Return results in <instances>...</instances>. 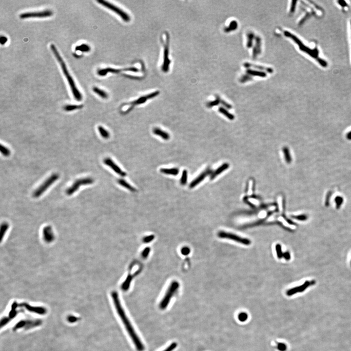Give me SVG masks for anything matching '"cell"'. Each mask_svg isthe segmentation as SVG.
I'll list each match as a JSON object with an SVG mask.
<instances>
[{
	"mask_svg": "<svg viewBox=\"0 0 351 351\" xmlns=\"http://www.w3.org/2000/svg\"><path fill=\"white\" fill-rule=\"evenodd\" d=\"M111 296L115 306L116 309L117 310V313L122 320L124 325H125V328L133 341L136 349L138 351H144V345L142 343V341H140V339L138 338L137 334L136 333L132 325L127 318L122 305L120 304L118 294L115 291H114L112 292Z\"/></svg>",
	"mask_w": 351,
	"mask_h": 351,
	"instance_id": "obj_1",
	"label": "cell"
},
{
	"mask_svg": "<svg viewBox=\"0 0 351 351\" xmlns=\"http://www.w3.org/2000/svg\"><path fill=\"white\" fill-rule=\"evenodd\" d=\"M50 48L51 50L52 51L53 54L54 55V56L56 57V59L58 60V62L59 63L60 66H61L62 69L63 70V73L64 74V76H66V79L68 80V83L69 84L70 87L71 88V91L72 92L73 96L74 97L75 99H76V100L78 101H81L83 99V96L81 94V93L80 92L79 90H78L77 86H76V84L75 83L72 77H71V75H70L68 71V68L66 67V64L64 61L63 59L61 57V55H60L59 52L56 48V46L55 45L52 44L50 45Z\"/></svg>",
	"mask_w": 351,
	"mask_h": 351,
	"instance_id": "obj_2",
	"label": "cell"
},
{
	"mask_svg": "<svg viewBox=\"0 0 351 351\" xmlns=\"http://www.w3.org/2000/svg\"><path fill=\"white\" fill-rule=\"evenodd\" d=\"M284 34L285 35V36L292 39V40L295 41L296 44L298 45L300 49L302 51L305 52V53H306L307 54H308L309 56H311L312 58H314L315 60H316L317 62L322 67L325 68V67H326L327 66V64H327V63L324 60L322 59V58L319 57V51H318V50L317 49V48L311 49V48H310V47H309L308 46H306L305 45L303 44L302 42L297 36H296L295 35L293 34L292 33H290V32L286 31L284 32Z\"/></svg>",
	"mask_w": 351,
	"mask_h": 351,
	"instance_id": "obj_3",
	"label": "cell"
},
{
	"mask_svg": "<svg viewBox=\"0 0 351 351\" xmlns=\"http://www.w3.org/2000/svg\"><path fill=\"white\" fill-rule=\"evenodd\" d=\"M179 286L180 284L179 282L176 281H174L170 284V286L167 291L166 293L165 294L164 297L160 303V309L164 310L166 308L170 302L172 298L175 295L177 290H178Z\"/></svg>",
	"mask_w": 351,
	"mask_h": 351,
	"instance_id": "obj_4",
	"label": "cell"
},
{
	"mask_svg": "<svg viewBox=\"0 0 351 351\" xmlns=\"http://www.w3.org/2000/svg\"><path fill=\"white\" fill-rule=\"evenodd\" d=\"M59 178V175L58 174H53L49 177L33 193V196L35 198H38L41 196L46 190L51 186L55 181Z\"/></svg>",
	"mask_w": 351,
	"mask_h": 351,
	"instance_id": "obj_5",
	"label": "cell"
},
{
	"mask_svg": "<svg viewBox=\"0 0 351 351\" xmlns=\"http://www.w3.org/2000/svg\"><path fill=\"white\" fill-rule=\"evenodd\" d=\"M97 2L104 7H106L115 12L116 13L119 15L125 22H129L130 21V17L129 16V15H128V14L126 13L125 12L119 8L118 7H117L115 5H112V3L104 0H98Z\"/></svg>",
	"mask_w": 351,
	"mask_h": 351,
	"instance_id": "obj_6",
	"label": "cell"
},
{
	"mask_svg": "<svg viewBox=\"0 0 351 351\" xmlns=\"http://www.w3.org/2000/svg\"><path fill=\"white\" fill-rule=\"evenodd\" d=\"M94 180L91 178H84L80 179L77 180L72 186L69 187L68 189L66 190V194L68 196H71V195L75 193L80 188V186L81 185H86L92 184L94 183Z\"/></svg>",
	"mask_w": 351,
	"mask_h": 351,
	"instance_id": "obj_7",
	"label": "cell"
},
{
	"mask_svg": "<svg viewBox=\"0 0 351 351\" xmlns=\"http://www.w3.org/2000/svg\"><path fill=\"white\" fill-rule=\"evenodd\" d=\"M169 36L168 33H166V43L164 44L163 52V62L162 69L163 72L166 73L169 71L171 61L169 58Z\"/></svg>",
	"mask_w": 351,
	"mask_h": 351,
	"instance_id": "obj_8",
	"label": "cell"
},
{
	"mask_svg": "<svg viewBox=\"0 0 351 351\" xmlns=\"http://www.w3.org/2000/svg\"><path fill=\"white\" fill-rule=\"evenodd\" d=\"M218 237L223 239H227L235 241L237 242L240 243L241 244H244L246 245H249L251 244V241L247 239H244L239 236H237L236 235L230 233L225 232L224 231H221L218 233Z\"/></svg>",
	"mask_w": 351,
	"mask_h": 351,
	"instance_id": "obj_9",
	"label": "cell"
},
{
	"mask_svg": "<svg viewBox=\"0 0 351 351\" xmlns=\"http://www.w3.org/2000/svg\"><path fill=\"white\" fill-rule=\"evenodd\" d=\"M53 15V12L51 10H46L43 11L36 12H27L22 13L20 15V18L21 19L31 18H46Z\"/></svg>",
	"mask_w": 351,
	"mask_h": 351,
	"instance_id": "obj_10",
	"label": "cell"
},
{
	"mask_svg": "<svg viewBox=\"0 0 351 351\" xmlns=\"http://www.w3.org/2000/svg\"><path fill=\"white\" fill-rule=\"evenodd\" d=\"M124 71H131V72H138V69L135 67L124 68L122 69L106 68L99 70V71H98L97 73L99 76H106L108 73H112L116 74V73H119L124 72Z\"/></svg>",
	"mask_w": 351,
	"mask_h": 351,
	"instance_id": "obj_11",
	"label": "cell"
},
{
	"mask_svg": "<svg viewBox=\"0 0 351 351\" xmlns=\"http://www.w3.org/2000/svg\"><path fill=\"white\" fill-rule=\"evenodd\" d=\"M212 173H213V171L209 168H208L206 169L205 171L201 173L199 176L197 177L196 178L192 181L189 185L190 188H194L195 187L199 185L201 181L205 180V179L206 178V177L208 175H211Z\"/></svg>",
	"mask_w": 351,
	"mask_h": 351,
	"instance_id": "obj_12",
	"label": "cell"
},
{
	"mask_svg": "<svg viewBox=\"0 0 351 351\" xmlns=\"http://www.w3.org/2000/svg\"><path fill=\"white\" fill-rule=\"evenodd\" d=\"M160 94V92L158 91H155L154 92L151 93L148 95H147L146 96H142L141 97H140L138 99H137L135 101H133L129 103L132 106V108H133V106H138L139 104H144L146 102L147 100H149V99H153L155 97H157L158 95Z\"/></svg>",
	"mask_w": 351,
	"mask_h": 351,
	"instance_id": "obj_13",
	"label": "cell"
},
{
	"mask_svg": "<svg viewBox=\"0 0 351 351\" xmlns=\"http://www.w3.org/2000/svg\"><path fill=\"white\" fill-rule=\"evenodd\" d=\"M104 162L106 165L110 167L112 170H114L116 173L120 175V176L125 177L126 176V173L123 171L110 158H104Z\"/></svg>",
	"mask_w": 351,
	"mask_h": 351,
	"instance_id": "obj_14",
	"label": "cell"
},
{
	"mask_svg": "<svg viewBox=\"0 0 351 351\" xmlns=\"http://www.w3.org/2000/svg\"><path fill=\"white\" fill-rule=\"evenodd\" d=\"M312 283H310V282L306 281L305 283L303 284L302 285L298 287H294L293 288L290 289L289 290H287L286 292V295L288 296H291L294 295L298 293V292H302L306 290V289L307 287H309L310 285H311Z\"/></svg>",
	"mask_w": 351,
	"mask_h": 351,
	"instance_id": "obj_15",
	"label": "cell"
},
{
	"mask_svg": "<svg viewBox=\"0 0 351 351\" xmlns=\"http://www.w3.org/2000/svg\"><path fill=\"white\" fill-rule=\"evenodd\" d=\"M255 44L253 50V58L255 59L257 56L261 53V39L259 36L256 37L255 38Z\"/></svg>",
	"mask_w": 351,
	"mask_h": 351,
	"instance_id": "obj_16",
	"label": "cell"
},
{
	"mask_svg": "<svg viewBox=\"0 0 351 351\" xmlns=\"http://www.w3.org/2000/svg\"><path fill=\"white\" fill-rule=\"evenodd\" d=\"M229 164L227 163H224L220 166L219 168H217L215 171L213 172L212 174L210 175V180H213L216 178L218 175H220L221 173H223L225 170H227L229 168Z\"/></svg>",
	"mask_w": 351,
	"mask_h": 351,
	"instance_id": "obj_17",
	"label": "cell"
},
{
	"mask_svg": "<svg viewBox=\"0 0 351 351\" xmlns=\"http://www.w3.org/2000/svg\"><path fill=\"white\" fill-rule=\"evenodd\" d=\"M244 66L245 68H255V69H259V70H262V71H266L267 72L270 73H271L273 72V70L271 68H266V67H264L263 66H261L257 65V64H250V63H245L244 64Z\"/></svg>",
	"mask_w": 351,
	"mask_h": 351,
	"instance_id": "obj_18",
	"label": "cell"
},
{
	"mask_svg": "<svg viewBox=\"0 0 351 351\" xmlns=\"http://www.w3.org/2000/svg\"><path fill=\"white\" fill-rule=\"evenodd\" d=\"M153 133L156 135L158 136L164 140H167L170 138L169 134L165 131L162 130L159 128H155L153 129Z\"/></svg>",
	"mask_w": 351,
	"mask_h": 351,
	"instance_id": "obj_19",
	"label": "cell"
},
{
	"mask_svg": "<svg viewBox=\"0 0 351 351\" xmlns=\"http://www.w3.org/2000/svg\"><path fill=\"white\" fill-rule=\"evenodd\" d=\"M43 237L46 241H50L54 239L53 233L50 228L49 227L45 228L43 230Z\"/></svg>",
	"mask_w": 351,
	"mask_h": 351,
	"instance_id": "obj_20",
	"label": "cell"
},
{
	"mask_svg": "<svg viewBox=\"0 0 351 351\" xmlns=\"http://www.w3.org/2000/svg\"><path fill=\"white\" fill-rule=\"evenodd\" d=\"M160 172L166 175L177 176L179 173V169L177 168H162L160 170Z\"/></svg>",
	"mask_w": 351,
	"mask_h": 351,
	"instance_id": "obj_21",
	"label": "cell"
},
{
	"mask_svg": "<svg viewBox=\"0 0 351 351\" xmlns=\"http://www.w3.org/2000/svg\"><path fill=\"white\" fill-rule=\"evenodd\" d=\"M118 183L119 185L123 186L124 188H126L127 189L130 190L132 192H135L136 191L135 188L131 186L130 184H129L127 183V181H125L123 179H119L118 180Z\"/></svg>",
	"mask_w": 351,
	"mask_h": 351,
	"instance_id": "obj_22",
	"label": "cell"
},
{
	"mask_svg": "<svg viewBox=\"0 0 351 351\" xmlns=\"http://www.w3.org/2000/svg\"><path fill=\"white\" fill-rule=\"evenodd\" d=\"M246 72L247 73V74L249 75L258 76V77H265L267 76L266 73L264 72L263 71H255V70H251V69H248L246 71Z\"/></svg>",
	"mask_w": 351,
	"mask_h": 351,
	"instance_id": "obj_23",
	"label": "cell"
},
{
	"mask_svg": "<svg viewBox=\"0 0 351 351\" xmlns=\"http://www.w3.org/2000/svg\"><path fill=\"white\" fill-rule=\"evenodd\" d=\"M83 105L80 104V105H77V104H68L66 106H64V109L67 112H70V111H72L75 110L77 109H80L83 108Z\"/></svg>",
	"mask_w": 351,
	"mask_h": 351,
	"instance_id": "obj_24",
	"label": "cell"
},
{
	"mask_svg": "<svg viewBox=\"0 0 351 351\" xmlns=\"http://www.w3.org/2000/svg\"><path fill=\"white\" fill-rule=\"evenodd\" d=\"M283 152L286 162L288 163H291L292 162V157L288 148L287 147H284L283 148Z\"/></svg>",
	"mask_w": 351,
	"mask_h": 351,
	"instance_id": "obj_25",
	"label": "cell"
},
{
	"mask_svg": "<svg viewBox=\"0 0 351 351\" xmlns=\"http://www.w3.org/2000/svg\"><path fill=\"white\" fill-rule=\"evenodd\" d=\"M93 91L96 94L98 95L100 97H101L102 99H106L108 98V94H107V93L105 92L104 91L100 89L99 88H97V87H94L93 88Z\"/></svg>",
	"mask_w": 351,
	"mask_h": 351,
	"instance_id": "obj_26",
	"label": "cell"
},
{
	"mask_svg": "<svg viewBox=\"0 0 351 351\" xmlns=\"http://www.w3.org/2000/svg\"><path fill=\"white\" fill-rule=\"evenodd\" d=\"M132 279H133V277L130 275H129L127 276V278L125 279V281L123 283L122 286V290H124V291H127L128 289L130 287V285Z\"/></svg>",
	"mask_w": 351,
	"mask_h": 351,
	"instance_id": "obj_27",
	"label": "cell"
},
{
	"mask_svg": "<svg viewBox=\"0 0 351 351\" xmlns=\"http://www.w3.org/2000/svg\"><path fill=\"white\" fill-rule=\"evenodd\" d=\"M219 112L220 113H221V114H223V115L225 116L227 118L229 119V120H233L235 119L234 116L232 115V114H231L227 110L225 109L223 107H219Z\"/></svg>",
	"mask_w": 351,
	"mask_h": 351,
	"instance_id": "obj_28",
	"label": "cell"
},
{
	"mask_svg": "<svg viewBox=\"0 0 351 351\" xmlns=\"http://www.w3.org/2000/svg\"><path fill=\"white\" fill-rule=\"evenodd\" d=\"M98 130L101 136L103 138L107 139L110 137V133L109 132L102 126H99L98 127Z\"/></svg>",
	"mask_w": 351,
	"mask_h": 351,
	"instance_id": "obj_29",
	"label": "cell"
},
{
	"mask_svg": "<svg viewBox=\"0 0 351 351\" xmlns=\"http://www.w3.org/2000/svg\"><path fill=\"white\" fill-rule=\"evenodd\" d=\"M237 27V22L236 21H232L230 23L228 27H225L224 29V31L225 32H229L231 31L236 30Z\"/></svg>",
	"mask_w": 351,
	"mask_h": 351,
	"instance_id": "obj_30",
	"label": "cell"
},
{
	"mask_svg": "<svg viewBox=\"0 0 351 351\" xmlns=\"http://www.w3.org/2000/svg\"><path fill=\"white\" fill-rule=\"evenodd\" d=\"M75 50L77 51H82L83 52H88L90 50V47L88 45L82 44L79 46H76Z\"/></svg>",
	"mask_w": 351,
	"mask_h": 351,
	"instance_id": "obj_31",
	"label": "cell"
},
{
	"mask_svg": "<svg viewBox=\"0 0 351 351\" xmlns=\"http://www.w3.org/2000/svg\"><path fill=\"white\" fill-rule=\"evenodd\" d=\"M255 35L254 33L252 32H250L247 34V46L248 48L252 47Z\"/></svg>",
	"mask_w": 351,
	"mask_h": 351,
	"instance_id": "obj_32",
	"label": "cell"
},
{
	"mask_svg": "<svg viewBox=\"0 0 351 351\" xmlns=\"http://www.w3.org/2000/svg\"><path fill=\"white\" fill-rule=\"evenodd\" d=\"M187 178H188V172L186 170H183L182 175H181V181L180 183L182 185H185L187 183Z\"/></svg>",
	"mask_w": 351,
	"mask_h": 351,
	"instance_id": "obj_33",
	"label": "cell"
},
{
	"mask_svg": "<svg viewBox=\"0 0 351 351\" xmlns=\"http://www.w3.org/2000/svg\"><path fill=\"white\" fill-rule=\"evenodd\" d=\"M9 225L7 223H3L1 225V241H2V239H3V237L5 235V233L7 232V230L8 228Z\"/></svg>",
	"mask_w": 351,
	"mask_h": 351,
	"instance_id": "obj_34",
	"label": "cell"
},
{
	"mask_svg": "<svg viewBox=\"0 0 351 351\" xmlns=\"http://www.w3.org/2000/svg\"><path fill=\"white\" fill-rule=\"evenodd\" d=\"M221 100L219 96H217L215 100L208 102L206 104V106L208 108H211V107H214L215 106H218L219 103H221Z\"/></svg>",
	"mask_w": 351,
	"mask_h": 351,
	"instance_id": "obj_35",
	"label": "cell"
},
{
	"mask_svg": "<svg viewBox=\"0 0 351 351\" xmlns=\"http://www.w3.org/2000/svg\"><path fill=\"white\" fill-rule=\"evenodd\" d=\"M0 151H1V153L5 157H8L10 155V150L2 144L1 145Z\"/></svg>",
	"mask_w": 351,
	"mask_h": 351,
	"instance_id": "obj_36",
	"label": "cell"
},
{
	"mask_svg": "<svg viewBox=\"0 0 351 351\" xmlns=\"http://www.w3.org/2000/svg\"><path fill=\"white\" fill-rule=\"evenodd\" d=\"M248 315L245 312H241L238 315V319L241 322H245L247 320Z\"/></svg>",
	"mask_w": 351,
	"mask_h": 351,
	"instance_id": "obj_37",
	"label": "cell"
},
{
	"mask_svg": "<svg viewBox=\"0 0 351 351\" xmlns=\"http://www.w3.org/2000/svg\"><path fill=\"white\" fill-rule=\"evenodd\" d=\"M275 250L277 252V255L279 259H281L283 257V254H282L281 251V247L280 244H277L275 246Z\"/></svg>",
	"mask_w": 351,
	"mask_h": 351,
	"instance_id": "obj_38",
	"label": "cell"
},
{
	"mask_svg": "<svg viewBox=\"0 0 351 351\" xmlns=\"http://www.w3.org/2000/svg\"><path fill=\"white\" fill-rule=\"evenodd\" d=\"M277 349L279 351H286L287 349V345L283 342H279L277 345Z\"/></svg>",
	"mask_w": 351,
	"mask_h": 351,
	"instance_id": "obj_39",
	"label": "cell"
},
{
	"mask_svg": "<svg viewBox=\"0 0 351 351\" xmlns=\"http://www.w3.org/2000/svg\"><path fill=\"white\" fill-rule=\"evenodd\" d=\"M335 202L336 203V207L339 208L343 202V199L341 197L338 196L335 198Z\"/></svg>",
	"mask_w": 351,
	"mask_h": 351,
	"instance_id": "obj_40",
	"label": "cell"
},
{
	"mask_svg": "<svg viewBox=\"0 0 351 351\" xmlns=\"http://www.w3.org/2000/svg\"><path fill=\"white\" fill-rule=\"evenodd\" d=\"M252 80V77L249 75H245L242 76L240 79V82L241 83H244L248 81H251Z\"/></svg>",
	"mask_w": 351,
	"mask_h": 351,
	"instance_id": "obj_41",
	"label": "cell"
},
{
	"mask_svg": "<svg viewBox=\"0 0 351 351\" xmlns=\"http://www.w3.org/2000/svg\"><path fill=\"white\" fill-rule=\"evenodd\" d=\"M177 346V343L176 342H173L170 345V346H168L164 351H172L173 350L175 349V348H176Z\"/></svg>",
	"mask_w": 351,
	"mask_h": 351,
	"instance_id": "obj_42",
	"label": "cell"
},
{
	"mask_svg": "<svg viewBox=\"0 0 351 351\" xmlns=\"http://www.w3.org/2000/svg\"><path fill=\"white\" fill-rule=\"evenodd\" d=\"M297 1H293L292 2V4L291 6V9H290V12L291 13H293L295 10L296 7L297 5Z\"/></svg>",
	"mask_w": 351,
	"mask_h": 351,
	"instance_id": "obj_43",
	"label": "cell"
},
{
	"mask_svg": "<svg viewBox=\"0 0 351 351\" xmlns=\"http://www.w3.org/2000/svg\"><path fill=\"white\" fill-rule=\"evenodd\" d=\"M221 103L223 104V106H224L225 107H226L228 109H231L232 108V106L230 104H229L228 103L226 102L225 101H224L223 100H221Z\"/></svg>",
	"mask_w": 351,
	"mask_h": 351,
	"instance_id": "obj_44",
	"label": "cell"
},
{
	"mask_svg": "<svg viewBox=\"0 0 351 351\" xmlns=\"http://www.w3.org/2000/svg\"><path fill=\"white\" fill-rule=\"evenodd\" d=\"M7 41H8V39H7V38L6 37L3 36H2L1 37L0 43H1V45H5V43H7Z\"/></svg>",
	"mask_w": 351,
	"mask_h": 351,
	"instance_id": "obj_45",
	"label": "cell"
},
{
	"mask_svg": "<svg viewBox=\"0 0 351 351\" xmlns=\"http://www.w3.org/2000/svg\"><path fill=\"white\" fill-rule=\"evenodd\" d=\"M190 252V250L189 248H188L187 247L183 248L182 250H181L182 254H183V255H188V254H189Z\"/></svg>",
	"mask_w": 351,
	"mask_h": 351,
	"instance_id": "obj_46",
	"label": "cell"
},
{
	"mask_svg": "<svg viewBox=\"0 0 351 351\" xmlns=\"http://www.w3.org/2000/svg\"><path fill=\"white\" fill-rule=\"evenodd\" d=\"M153 236H148V237H145V238L144 239V242H145V243H148V242H150L151 241H152V240H153Z\"/></svg>",
	"mask_w": 351,
	"mask_h": 351,
	"instance_id": "obj_47",
	"label": "cell"
},
{
	"mask_svg": "<svg viewBox=\"0 0 351 351\" xmlns=\"http://www.w3.org/2000/svg\"><path fill=\"white\" fill-rule=\"evenodd\" d=\"M149 251H150L149 248H146V249H145V250L144 251V252H142V257H143L144 258H146V257L148 256V255L149 253Z\"/></svg>",
	"mask_w": 351,
	"mask_h": 351,
	"instance_id": "obj_48",
	"label": "cell"
},
{
	"mask_svg": "<svg viewBox=\"0 0 351 351\" xmlns=\"http://www.w3.org/2000/svg\"><path fill=\"white\" fill-rule=\"evenodd\" d=\"M331 192H329L327 195L326 199V205H328L329 203V200H330V197L331 196Z\"/></svg>",
	"mask_w": 351,
	"mask_h": 351,
	"instance_id": "obj_49",
	"label": "cell"
},
{
	"mask_svg": "<svg viewBox=\"0 0 351 351\" xmlns=\"http://www.w3.org/2000/svg\"><path fill=\"white\" fill-rule=\"evenodd\" d=\"M295 217L296 219H299V220H301V221H303V220H305V219H307L306 216H302H302H296V217Z\"/></svg>",
	"mask_w": 351,
	"mask_h": 351,
	"instance_id": "obj_50",
	"label": "cell"
},
{
	"mask_svg": "<svg viewBox=\"0 0 351 351\" xmlns=\"http://www.w3.org/2000/svg\"><path fill=\"white\" fill-rule=\"evenodd\" d=\"M338 3H339L340 5H341V6H342V7H346V6L347 5V3H346V2L344 1H338Z\"/></svg>",
	"mask_w": 351,
	"mask_h": 351,
	"instance_id": "obj_51",
	"label": "cell"
},
{
	"mask_svg": "<svg viewBox=\"0 0 351 351\" xmlns=\"http://www.w3.org/2000/svg\"><path fill=\"white\" fill-rule=\"evenodd\" d=\"M283 257H284L286 260H289L290 259V254L289 253H285V254H283Z\"/></svg>",
	"mask_w": 351,
	"mask_h": 351,
	"instance_id": "obj_52",
	"label": "cell"
},
{
	"mask_svg": "<svg viewBox=\"0 0 351 351\" xmlns=\"http://www.w3.org/2000/svg\"><path fill=\"white\" fill-rule=\"evenodd\" d=\"M346 138L349 140H351V131L346 135Z\"/></svg>",
	"mask_w": 351,
	"mask_h": 351,
	"instance_id": "obj_53",
	"label": "cell"
},
{
	"mask_svg": "<svg viewBox=\"0 0 351 351\" xmlns=\"http://www.w3.org/2000/svg\"></svg>",
	"mask_w": 351,
	"mask_h": 351,
	"instance_id": "obj_54",
	"label": "cell"
}]
</instances>
